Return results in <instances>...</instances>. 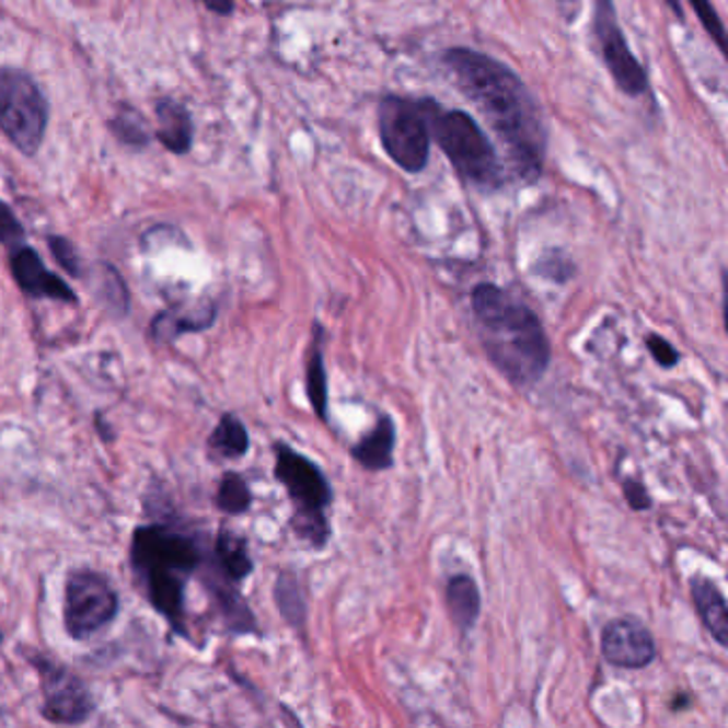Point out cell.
Instances as JSON below:
<instances>
[{
    "instance_id": "1",
    "label": "cell",
    "mask_w": 728,
    "mask_h": 728,
    "mask_svg": "<svg viewBox=\"0 0 728 728\" xmlns=\"http://www.w3.org/2000/svg\"><path fill=\"white\" fill-rule=\"evenodd\" d=\"M440 62L507 148L517 177L536 182L545 165L547 130L541 107L523 80L505 62L471 47H449Z\"/></svg>"
},
{
    "instance_id": "2",
    "label": "cell",
    "mask_w": 728,
    "mask_h": 728,
    "mask_svg": "<svg viewBox=\"0 0 728 728\" xmlns=\"http://www.w3.org/2000/svg\"><path fill=\"white\" fill-rule=\"evenodd\" d=\"M208 550L201 536L172 521L139 525L130 539V570L137 588L182 639H190L186 588L190 577L199 573Z\"/></svg>"
},
{
    "instance_id": "3",
    "label": "cell",
    "mask_w": 728,
    "mask_h": 728,
    "mask_svg": "<svg viewBox=\"0 0 728 728\" xmlns=\"http://www.w3.org/2000/svg\"><path fill=\"white\" fill-rule=\"evenodd\" d=\"M472 312L492 363L517 386H532L545 374L552 348L545 330L525 303L492 282L472 289Z\"/></svg>"
},
{
    "instance_id": "4",
    "label": "cell",
    "mask_w": 728,
    "mask_h": 728,
    "mask_svg": "<svg viewBox=\"0 0 728 728\" xmlns=\"http://www.w3.org/2000/svg\"><path fill=\"white\" fill-rule=\"evenodd\" d=\"M428 123L429 137L436 139L442 154L462 180L483 190H498L507 170L492 139L464 109H447L434 99L419 101Z\"/></svg>"
},
{
    "instance_id": "5",
    "label": "cell",
    "mask_w": 728,
    "mask_h": 728,
    "mask_svg": "<svg viewBox=\"0 0 728 728\" xmlns=\"http://www.w3.org/2000/svg\"><path fill=\"white\" fill-rule=\"evenodd\" d=\"M274 453V476L285 485L296 509L291 517L293 532L310 547L323 550L332 536L327 507L334 502V492L327 476L312 460L285 442H276Z\"/></svg>"
},
{
    "instance_id": "6",
    "label": "cell",
    "mask_w": 728,
    "mask_h": 728,
    "mask_svg": "<svg viewBox=\"0 0 728 728\" xmlns=\"http://www.w3.org/2000/svg\"><path fill=\"white\" fill-rule=\"evenodd\" d=\"M49 105L39 84L20 69L0 71V130L26 157L44 143Z\"/></svg>"
},
{
    "instance_id": "7",
    "label": "cell",
    "mask_w": 728,
    "mask_h": 728,
    "mask_svg": "<svg viewBox=\"0 0 728 728\" xmlns=\"http://www.w3.org/2000/svg\"><path fill=\"white\" fill-rule=\"evenodd\" d=\"M120 613V597L107 575L94 568H73L65 581L62 620L73 642H88Z\"/></svg>"
},
{
    "instance_id": "8",
    "label": "cell",
    "mask_w": 728,
    "mask_h": 728,
    "mask_svg": "<svg viewBox=\"0 0 728 728\" xmlns=\"http://www.w3.org/2000/svg\"><path fill=\"white\" fill-rule=\"evenodd\" d=\"M379 132L389 159L406 173H421L429 161L428 123L419 101L386 94L379 105Z\"/></svg>"
},
{
    "instance_id": "9",
    "label": "cell",
    "mask_w": 728,
    "mask_h": 728,
    "mask_svg": "<svg viewBox=\"0 0 728 728\" xmlns=\"http://www.w3.org/2000/svg\"><path fill=\"white\" fill-rule=\"evenodd\" d=\"M24 654L42 680V716L45 720L65 727L84 725L94 712V701L86 684L56 658L31 649H24Z\"/></svg>"
},
{
    "instance_id": "10",
    "label": "cell",
    "mask_w": 728,
    "mask_h": 728,
    "mask_svg": "<svg viewBox=\"0 0 728 728\" xmlns=\"http://www.w3.org/2000/svg\"><path fill=\"white\" fill-rule=\"evenodd\" d=\"M602 62L613 78L615 86L626 96H642L647 92V73L639 58L633 54L626 35L620 26L613 0H594V24H592Z\"/></svg>"
},
{
    "instance_id": "11",
    "label": "cell",
    "mask_w": 728,
    "mask_h": 728,
    "mask_svg": "<svg viewBox=\"0 0 728 728\" xmlns=\"http://www.w3.org/2000/svg\"><path fill=\"white\" fill-rule=\"evenodd\" d=\"M9 253L13 280L26 298L78 303L76 291L58 274L45 267L44 258L39 257L35 249L22 244Z\"/></svg>"
},
{
    "instance_id": "12",
    "label": "cell",
    "mask_w": 728,
    "mask_h": 728,
    "mask_svg": "<svg viewBox=\"0 0 728 728\" xmlns=\"http://www.w3.org/2000/svg\"><path fill=\"white\" fill-rule=\"evenodd\" d=\"M651 633L635 620H615L602 633V656L620 669H643L656 658Z\"/></svg>"
},
{
    "instance_id": "13",
    "label": "cell",
    "mask_w": 728,
    "mask_h": 728,
    "mask_svg": "<svg viewBox=\"0 0 728 728\" xmlns=\"http://www.w3.org/2000/svg\"><path fill=\"white\" fill-rule=\"evenodd\" d=\"M216 321V305L212 301H204L190 308H170L152 319L150 336L157 343H173L182 334H199L212 327Z\"/></svg>"
},
{
    "instance_id": "14",
    "label": "cell",
    "mask_w": 728,
    "mask_h": 728,
    "mask_svg": "<svg viewBox=\"0 0 728 728\" xmlns=\"http://www.w3.org/2000/svg\"><path fill=\"white\" fill-rule=\"evenodd\" d=\"M204 564L233 583H242L255 568L246 539L227 528L218 530L215 545L208 550Z\"/></svg>"
},
{
    "instance_id": "15",
    "label": "cell",
    "mask_w": 728,
    "mask_h": 728,
    "mask_svg": "<svg viewBox=\"0 0 728 728\" xmlns=\"http://www.w3.org/2000/svg\"><path fill=\"white\" fill-rule=\"evenodd\" d=\"M157 112V139L177 157H184L193 148V120L184 105L173 99H161L154 105Z\"/></svg>"
},
{
    "instance_id": "16",
    "label": "cell",
    "mask_w": 728,
    "mask_h": 728,
    "mask_svg": "<svg viewBox=\"0 0 728 728\" xmlns=\"http://www.w3.org/2000/svg\"><path fill=\"white\" fill-rule=\"evenodd\" d=\"M690 588H692V600L696 604L701 622L705 624V628L712 633V637L718 642V645L727 647L728 609L723 592L707 577H694Z\"/></svg>"
},
{
    "instance_id": "17",
    "label": "cell",
    "mask_w": 728,
    "mask_h": 728,
    "mask_svg": "<svg viewBox=\"0 0 728 728\" xmlns=\"http://www.w3.org/2000/svg\"><path fill=\"white\" fill-rule=\"evenodd\" d=\"M395 447V426L391 417H381L377 428L366 434L353 449L350 455L366 471L379 472L391 469Z\"/></svg>"
},
{
    "instance_id": "18",
    "label": "cell",
    "mask_w": 728,
    "mask_h": 728,
    "mask_svg": "<svg viewBox=\"0 0 728 728\" xmlns=\"http://www.w3.org/2000/svg\"><path fill=\"white\" fill-rule=\"evenodd\" d=\"M249 449H251V436L242 419L233 413L222 415L208 438L210 455L216 460H240L249 453Z\"/></svg>"
},
{
    "instance_id": "19",
    "label": "cell",
    "mask_w": 728,
    "mask_h": 728,
    "mask_svg": "<svg viewBox=\"0 0 728 728\" xmlns=\"http://www.w3.org/2000/svg\"><path fill=\"white\" fill-rule=\"evenodd\" d=\"M447 602L451 609V617L462 633L474 628L481 615V594L469 575H455L447 586Z\"/></svg>"
},
{
    "instance_id": "20",
    "label": "cell",
    "mask_w": 728,
    "mask_h": 728,
    "mask_svg": "<svg viewBox=\"0 0 728 728\" xmlns=\"http://www.w3.org/2000/svg\"><path fill=\"white\" fill-rule=\"evenodd\" d=\"M321 325H314V340L305 361V391L310 397V404L319 419L327 421V372L323 361V336Z\"/></svg>"
},
{
    "instance_id": "21",
    "label": "cell",
    "mask_w": 728,
    "mask_h": 728,
    "mask_svg": "<svg viewBox=\"0 0 728 728\" xmlns=\"http://www.w3.org/2000/svg\"><path fill=\"white\" fill-rule=\"evenodd\" d=\"M94 293L99 301L105 303L107 312L114 316H127L129 312L130 298L129 289L123 280V276L118 274L116 267L101 263L94 271Z\"/></svg>"
},
{
    "instance_id": "22",
    "label": "cell",
    "mask_w": 728,
    "mask_h": 728,
    "mask_svg": "<svg viewBox=\"0 0 728 728\" xmlns=\"http://www.w3.org/2000/svg\"><path fill=\"white\" fill-rule=\"evenodd\" d=\"M274 600L280 609V615L291 628H303L305 624V599L300 581L293 573H280L274 586Z\"/></svg>"
},
{
    "instance_id": "23",
    "label": "cell",
    "mask_w": 728,
    "mask_h": 728,
    "mask_svg": "<svg viewBox=\"0 0 728 728\" xmlns=\"http://www.w3.org/2000/svg\"><path fill=\"white\" fill-rule=\"evenodd\" d=\"M215 502L222 513H246L253 505V494L244 476L238 472H224L216 489Z\"/></svg>"
},
{
    "instance_id": "24",
    "label": "cell",
    "mask_w": 728,
    "mask_h": 728,
    "mask_svg": "<svg viewBox=\"0 0 728 728\" xmlns=\"http://www.w3.org/2000/svg\"><path fill=\"white\" fill-rule=\"evenodd\" d=\"M109 130L127 146H148L152 139V132L148 129V123L143 120V116L132 109L129 105H123L118 109V114L109 120Z\"/></svg>"
},
{
    "instance_id": "25",
    "label": "cell",
    "mask_w": 728,
    "mask_h": 728,
    "mask_svg": "<svg viewBox=\"0 0 728 728\" xmlns=\"http://www.w3.org/2000/svg\"><path fill=\"white\" fill-rule=\"evenodd\" d=\"M690 7L694 9L698 22L703 24V28L707 31V35L716 42L718 49L725 54L727 51V28L718 15V11L714 9V4L709 0H687Z\"/></svg>"
},
{
    "instance_id": "26",
    "label": "cell",
    "mask_w": 728,
    "mask_h": 728,
    "mask_svg": "<svg viewBox=\"0 0 728 728\" xmlns=\"http://www.w3.org/2000/svg\"><path fill=\"white\" fill-rule=\"evenodd\" d=\"M47 246H49L51 255L56 258V263H58L67 274H71L73 278H82V276H84L82 258L78 255L76 246H73L67 238L51 235V238H47Z\"/></svg>"
},
{
    "instance_id": "27",
    "label": "cell",
    "mask_w": 728,
    "mask_h": 728,
    "mask_svg": "<svg viewBox=\"0 0 728 728\" xmlns=\"http://www.w3.org/2000/svg\"><path fill=\"white\" fill-rule=\"evenodd\" d=\"M24 238H26V233H24L20 218L4 201H0V244L4 249L13 251L24 244Z\"/></svg>"
},
{
    "instance_id": "28",
    "label": "cell",
    "mask_w": 728,
    "mask_h": 728,
    "mask_svg": "<svg viewBox=\"0 0 728 728\" xmlns=\"http://www.w3.org/2000/svg\"><path fill=\"white\" fill-rule=\"evenodd\" d=\"M645 344H647V350L651 353V357L656 359V363H660L662 368L678 366L680 353L673 348V344L669 343L667 338H662L658 334H649Z\"/></svg>"
},
{
    "instance_id": "29",
    "label": "cell",
    "mask_w": 728,
    "mask_h": 728,
    "mask_svg": "<svg viewBox=\"0 0 728 728\" xmlns=\"http://www.w3.org/2000/svg\"><path fill=\"white\" fill-rule=\"evenodd\" d=\"M543 265H552V269H545L543 276L550 278V280H556V282H566L570 276H573V265L568 258L562 257L557 251H554L552 255H545L541 258Z\"/></svg>"
},
{
    "instance_id": "30",
    "label": "cell",
    "mask_w": 728,
    "mask_h": 728,
    "mask_svg": "<svg viewBox=\"0 0 728 728\" xmlns=\"http://www.w3.org/2000/svg\"><path fill=\"white\" fill-rule=\"evenodd\" d=\"M624 496L628 500V505L635 509V511H647L651 509V498L645 489L642 481H635V478H626L624 481Z\"/></svg>"
},
{
    "instance_id": "31",
    "label": "cell",
    "mask_w": 728,
    "mask_h": 728,
    "mask_svg": "<svg viewBox=\"0 0 728 728\" xmlns=\"http://www.w3.org/2000/svg\"><path fill=\"white\" fill-rule=\"evenodd\" d=\"M557 9L566 22H577V15L581 11V0H556Z\"/></svg>"
},
{
    "instance_id": "32",
    "label": "cell",
    "mask_w": 728,
    "mask_h": 728,
    "mask_svg": "<svg viewBox=\"0 0 728 728\" xmlns=\"http://www.w3.org/2000/svg\"><path fill=\"white\" fill-rule=\"evenodd\" d=\"M212 13H216V15H222V18H227V15H231L233 13V7H235V2L233 0H201Z\"/></svg>"
},
{
    "instance_id": "33",
    "label": "cell",
    "mask_w": 728,
    "mask_h": 728,
    "mask_svg": "<svg viewBox=\"0 0 728 728\" xmlns=\"http://www.w3.org/2000/svg\"><path fill=\"white\" fill-rule=\"evenodd\" d=\"M94 426H96V429H99V436H101V440H105V442H114V440H116V431L112 429L109 421H105L101 415H96V421H94Z\"/></svg>"
},
{
    "instance_id": "34",
    "label": "cell",
    "mask_w": 728,
    "mask_h": 728,
    "mask_svg": "<svg viewBox=\"0 0 728 728\" xmlns=\"http://www.w3.org/2000/svg\"><path fill=\"white\" fill-rule=\"evenodd\" d=\"M669 4L673 7V11H675L680 18H684V13H682V7H680V2H678V0H669Z\"/></svg>"
},
{
    "instance_id": "35",
    "label": "cell",
    "mask_w": 728,
    "mask_h": 728,
    "mask_svg": "<svg viewBox=\"0 0 728 728\" xmlns=\"http://www.w3.org/2000/svg\"><path fill=\"white\" fill-rule=\"evenodd\" d=\"M0 643H2V633H0Z\"/></svg>"
}]
</instances>
